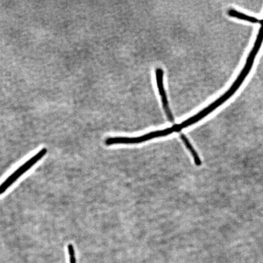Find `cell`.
<instances>
[{"label":"cell","instance_id":"obj_1","mask_svg":"<svg viewBox=\"0 0 263 263\" xmlns=\"http://www.w3.org/2000/svg\"><path fill=\"white\" fill-rule=\"evenodd\" d=\"M174 133L172 127L167 128L166 129L151 132L142 136L137 137H113L108 138L105 141V144L107 146L114 145V144H139L149 141L156 138L169 136Z\"/></svg>","mask_w":263,"mask_h":263},{"label":"cell","instance_id":"obj_2","mask_svg":"<svg viewBox=\"0 0 263 263\" xmlns=\"http://www.w3.org/2000/svg\"><path fill=\"white\" fill-rule=\"evenodd\" d=\"M163 73L162 69L157 68L156 70V76L158 90H159V94L162 97V104L163 109L167 115V118L171 122H174V117L172 111H171L168 101H167L165 90H164L163 84Z\"/></svg>","mask_w":263,"mask_h":263},{"label":"cell","instance_id":"obj_3","mask_svg":"<svg viewBox=\"0 0 263 263\" xmlns=\"http://www.w3.org/2000/svg\"><path fill=\"white\" fill-rule=\"evenodd\" d=\"M181 139L182 140L183 142L185 144V145L190 151L191 154L193 156L194 161H195V163L197 166H200L202 164L201 159H200V157L198 155V154L196 152V151L195 149V148L193 147L192 143H190V141L188 139L185 135L181 134L180 136Z\"/></svg>","mask_w":263,"mask_h":263},{"label":"cell","instance_id":"obj_4","mask_svg":"<svg viewBox=\"0 0 263 263\" xmlns=\"http://www.w3.org/2000/svg\"><path fill=\"white\" fill-rule=\"evenodd\" d=\"M69 258H70V263H77L76 260V255L74 246L73 245L70 244L67 246Z\"/></svg>","mask_w":263,"mask_h":263},{"label":"cell","instance_id":"obj_5","mask_svg":"<svg viewBox=\"0 0 263 263\" xmlns=\"http://www.w3.org/2000/svg\"><path fill=\"white\" fill-rule=\"evenodd\" d=\"M7 189H8V187L5 185L4 183H2L1 185H0V195L4 193Z\"/></svg>","mask_w":263,"mask_h":263}]
</instances>
